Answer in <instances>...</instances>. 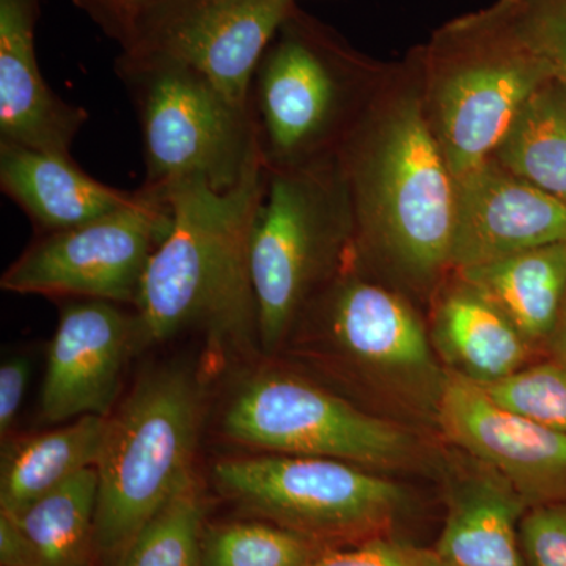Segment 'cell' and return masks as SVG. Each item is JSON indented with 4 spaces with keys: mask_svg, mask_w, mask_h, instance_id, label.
<instances>
[{
    "mask_svg": "<svg viewBox=\"0 0 566 566\" xmlns=\"http://www.w3.org/2000/svg\"><path fill=\"white\" fill-rule=\"evenodd\" d=\"M566 243V205L493 158L455 178L452 271Z\"/></svg>",
    "mask_w": 566,
    "mask_h": 566,
    "instance_id": "9a60e30c",
    "label": "cell"
},
{
    "mask_svg": "<svg viewBox=\"0 0 566 566\" xmlns=\"http://www.w3.org/2000/svg\"><path fill=\"white\" fill-rule=\"evenodd\" d=\"M436 433L504 475L527 509L566 502V434L506 411L474 382L449 374Z\"/></svg>",
    "mask_w": 566,
    "mask_h": 566,
    "instance_id": "4fadbf2b",
    "label": "cell"
},
{
    "mask_svg": "<svg viewBox=\"0 0 566 566\" xmlns=\"http://www.w3.org/2000/svg\"><path fill=\"white\" fill-rule=\"evenodd\" d=\"M305 566H449L434 547L415 539L375 538L359 545L331 547Z\"/></svg>",
    "mask_w": 566,
    "mask_h": 566,
    "instance_id": "83f0119b",
    "label": "cell"
},
{
    "mask_svg": "<svg viewBox=\"0 0 566 566\" xmlns=\"http://www.w3.org/2000/svg\"><path fill=\"white\" fill-rule=\"evenodd\" d=\"M109 416H82L57 430L28 436L3 453L0 512L18 515L102 457Z\"/></svg>",
    "mask_w": 566,
    "mask_h": 566,
    "instance_id": "44dd1931",
    "label": "cell"
},
{
    "mask_svg": "<svg viewBox=\"0 0 566 566\" xmlns=\"http://www.w3.org/2000/svg\"><path fill=\"white\" fill-rule=\"evenodd\" d=\"M376 415L436 431L449 371L427 316L356 256L307 304L289 342Z\"/></svg>",
    "mask_w": 566,
    "mask_h": 566,
    "instance_id": "3957f363",
    "label": "cell"
},
{
    "mask_svg": "<svg viewBox=\"0 0 566 566\" xmlns=\"http://www.w3.org/2000/svg\"><path fill=\"white\" fill-rule=\"evenodd\" d=\"M326 549L268 521H238L205 527L202 566H305Z\"/></svg>",
    "mask_w": 566,
    "mask_h": 566,
    "instance_id": "cb8c5ba5",
    "label": "cell"
},
{
    "mask_svg": "<svg viewBox=\"0 0 566 566\" xmlns=\"http://www.w3.org/2000/svg\"><path fill=\"white\" fill-rule=\"evenodd\" d=\"M513 6L528 44L566 88V0H513Z\"/></svg>",
    "mask_w": 566,
    "mask_h": 566,
    "instance_id": "4316f807",
    "label": "cell"
},
{
    "mask_svg": "<svg viewBox=\"0 0 566 566\" xmlns=\"http://www.w3.org/2000/svg\"><path fill=\"white\" fill-rule=\"evenodd\" d=\"M387 69L296 7L260 59L249 91L264 167L334 158Z\"/></svg>",
    "mask_w": 566,
    "mask_h": 566,
    "instance_id": "5b68a950",
    "label": "cell"
},
{
    "mask_svg": "<svg viewBox=\"0 0 566 566\" xmlns=\"http://www.w3.org/2000/svg\"><path fill=\"white\" fill-rule=\"evenodd\" d=\"M353 255L352 197L337 158L266 169L249 248L263 352L286 345L304 308Z\"/></svg>",
    "mask_w": 566,
    "mask_h": 566,
    "instance_id": "52a82bcc",
    "label": "cell"
},
{
    "mask_svg": "<svg viewBox=\"0 0 566 566\" xmlns=\"http://www.w3.org/2000/svg\"><path fill=\"white\" fill-rule=\"evenodd\" d=\"M40 0H0V142L71 155L87 111L61 98L41 73Z\"/></svg>",
    "mask_w": 566,
    "mask_h": 566,
    "instance_id": "e0dca14e",
    "label": "cell"
},
{
    "mask_svg": "<svg viewBox=\"0 0 566 566\" xmlns=\"http://www.w3.org/2000/svg\"><path fill=\"white\" fill-rule=\"evenodd\" d=\"M442 527L433 546L449 566H526L520 543L527 505L490 464L447 446Z\"/></svg>",
    "mask_w": 566,
    "mask_h": 566,
    "instance_id": "2e32d148",
    "label": "cell"
},
{
    "mask_svg": "<svg viewBox=\"0 0 566 566\" xmlns=\"http://www.w3.org/2000/svg\"><path fill=\"white\" fill-rule=\"evenodd\" d=\"M212 476L223 495L252 515L326 547L412 539L423 515L419 495L397 476L329 458H227Z\"/></svg>",
    "mask_w": 566,
    "mask_h": 566,
    "instance_id": "9c48e42d",
    "label": "cell"
},
{
    "mask_svg": "<svg viewBox=\"0 0 566 566\" xmlns=\"http://www.w3.org/2000/svg\"><path fill=\"white\" fill-rule=\"evenodd\" d=\"M455 273L485 294L539 356H549L566 300V243Z\"/></svg>",
    "mask_w": 566,
    "mask_h": 566,
    "instance_id": "ffe728a7",
    "label": "cell"
},
{
    "mask_svg": "<svg viewBox=\"0 0 566 566\" xmlns=\"http://www.w3.org/2000/svg\"><path fill=\"white\" fill-rule=\"evenodd\" d=\"M491 158L566 205V88L546 81L524 103Z\"/></svg>",
    "mask_w": 566,
    "mask_h": 566,
    "instance_id": "7402d4cb",
    "label": "cell"
},
{
    "mask_svg": "<svg viewBox=\"0 0 566 566\" xmlns=\"http://www.w3.org/2000/svg\"><path fill=\"white\" fill-rule=\"evenodd\" d=\"M0 564L2 566H36L31 542L14 517L0 512Z\"/></svg>",
    "mask_w": 566,
    "mask_h": 566,
    "instance_id": "1f68e13d",
    "label": "cell"
},
{
    "mask_svg": "<svg viewBox=\"0 0 566 566\" xmlns=\"http://www.w3.org/2000/svg\"><path fill=\"white\" fill-rule=\"evenodd\" d=\"M115 69L139 118L145 186L199 181L212 191H232L263 161L251 109L199 71L123 54Z\"/></svg>",
    "mask_w": 566,
    "mask_h": 566,
    "instance_id": "30bf717a",
    "label": "cell"
},
{
    "mask_svg": "<svg viewBox=\"0 0 566 566\" xmlns=\"http://www.w3.org/2000/svg\"><path fill=\"white\" fill-rule=\"evenodd\" d=\"M96 504L98 471L91 468L10 516L31 542L36 566H91Z\"/></svg>",
    "mask_w": 566,
    "mask_h": 566,
    "instance_id": "603a6c76",
    "label": "cell"
},
{
    "mask_svg": "<svg viewBox=\"0 0 566 566\" xmlns=\"http://www.w3.org/2000/svg\"><path fill=\"white\" fill-rule=\"evenodd\" d=\"M136 353V312L99 300H70L48 349L41 416L52 423L109 415L126 360Z\"/></svg>",
    "mask_w": 566,
    "mask_h": 566,
    "instance_id": "5bb4252c",
    "label": "cell"
},
{
    "mask_svg": "<svg viewBox=\"0 0 566 566\" xmlns=\"http://www.w3.org/2000/svg\"><path fill=\"white\" fill-rule=\"evenodd\" d=\"M428 333L449 374L493 385L546 357L527 344L490 300L452 271L427 307Z\"/></svg>",
    "mask_w": 566,
    "mask_h": 566,
    "instance_id": "ac0fdd59",
    "label": "cell"
},
{
    "mask_svg": "<svg viewBox=\"0 0 566 566\" xmlns=\"http://www.w3.org/2000/svg\"><path fill=\"white\" fill-rule=\"evenodd\" d=\"M547 357H551V359L556 360V363L564 365L566 368V300L560 322H558L556 335H554L553 342H551L549 356Z\"/></svg>",
    "mask_w": 566,
    "mask_h": 566,
    "instance_id": "d6a6232c",
    "label": "cell"
},
{
    "mask_svg": "<svg viewBox=\"0 0 566 566\" xmlns=\"http://www.w3.org/2000/svg\"><path fill=\"white\" fill-rule=\"evenodd\" d=\"M29 365L25 357H11L0 367V438L6 441L28 389Z\"/></svg>",
    "mask_w": 566,
    "mask_h": 566,
    "instance_id": "4dcf8cb0",
    "label": "cell"
},
{
    "mask_svg": "<svg viewBox=\"0 0 566 566\" xmlns=\"http://www.w3.org/2000/svg\"><path fill=\"white\" fill-rule=\"evenodd\" d=\"M203 502L197 480L159 510L117 566H202Z\"/></svg>",
    "mask_w": 566,
    "mask_h": 566,
    "instance_id": "d4e9b609",
    "label": "cell"
},
{
    "mask_svg": "<svg viewBox=\"0 0 566 566\" xmlns=\"http://www.w3.org/2000/svg\"><path fill=\"white\" fill-rule=\"evenodd\" d=\"M297 0H159L122 44L123 55L181 63L249 107L253 73Z\"/></svg>",
    "mask_w": 566,
    "mask_h": 566,
    "instance_id": "7c38bea8",
    "label": "cell"
},
{
    "mask_svg": "<svg viewBox=\"0 0 566 566\" xmlns=\"http://www.w3.org/2000/svg\"><path fill=\"white\" fill-rule=\"evenodd\" d=\"M202 415L196 376L182 367H164L144 376L109 416L96 464V553L120 560L142 528L196 480Z\"/></svg>",
    "mask_w": 566,
    "mask_h": 566,
    "instance_id": "ba28073f",
    "label": "cell"
},
{
    "mask_svg": "<svg viewBox=\"0 0 566 566\" xmlns=\"http://www.w3.org/2000/svg\"><path fill=\"white\" fill-rule=\"evenodd\" d=\"M264 186L262 161L232 191H212L199 181L163 189L172 203V226L153 253L133 307L136 353L199 324L211 348H251L256 312L249 248Z\"/></svg>",
    "mask_w": 566,
    "mask_h": 566,
    "instance_id": "7a4b0ae2",
    "label": "cell"
},
{
    "mask_svg": "<svg viewBox=\"0 0 566 566\" xmlns=\"http://www.w3.org/2000/svg\"><path fill=\"white\" fill-rule=\"evenodd\" d=\"M480 387L506 411L566 434V368L551 357Z\"/></svg>",
    "mask_w": 566,
    "mask_h": 566,
    "instance_id": "484cf974",
    "label": "cell"
},
{
    "mask_svg": "<svg viewBox=\"0 0 566 566\" xmlns=\"http://www.w3.org/2000/svg\"><path fill=\"white\" fill-rule=\"evenodd\" d=\"M159 0H73L109 39L125 43L137 18Z\"/></svg>",
    "mask_w": 566,
    "mask_h": 566,
    "instance_id": "f546056e",
    "label": "cell"
},
{
    "mask_svg": "<svg viewBox=\"0 0 566 566\" xmlns=\"http://www.w3.org/2000/svg\"><path fill=\"white\" fill-rule=\"evenodd\" d=\"M412 54L424 117L455 178L493 156L532 93L553 80L513 0L447 22Z\"/></svg>",
    "mask_w": 566,
    "mask_h": 566,
    "instance_id": "277c9868",
    "label": "cell"
},
{
    "mask_svg": "<svg viewBox=\"0 0 566 566\" xmlns=\"http://www.w3.org/2000/svg\"><path fill=\"white\" fill-rule=\"evenodd\" d=\"M0 188L40 234L63 232L129 202L134 191L104 185L71 155L0 142Z\"/></svg>",
    "mask_w": 566,
    "mask_h": 566,
    "instance_id": "d6986e66",
    "label": "cell"
},
{
    "mask_svg": "<svg viewBox=\"0 0 566 566\" xmlns=\"http://www.w3.org/2000/svg\"><path fill=\"white\" fill-rule=\"evenodd\" d=\"M163 189L142 185L118 210L40 234L0 279L3 292L136 304L142 279L172 226Z\"/></svg>",
    "mask_w": 566,
    "mask_h": 566,
    "instance_id": "8fae6325",
    "label": "cell"
},
{
    "mask_svg": "<svg viewBox=\"0 0 566 566\" xmlns=\"http://www.w3.org/2000/svg\"><path fill=\"white\" fill-rule=\"evenodd\" d=\"M354 216V256L427 311L452 273L455 177L424 117L415 54L389 65L338 148Z\"/></svg>",
    "mask_w": 566,
    "mask_h": 566,
    "instance_id": "6da1fadb",
    "label": "cell"
},
{
    "mask_svg": "<svg viewBox=\"0 0 566 566\" xmlns=\"http://www.w3.org/2000/svg\"><path fill=\"white\" fill-rule=\"evenodd\" d=\"M520 543L526 566H566V502L527 509Z\"/></svg>",
    "mask_w": 566,
    "mask_h": 566,
    "instance_id": "f1b7e54d",
    "label": "cell"
},
{
    "mask_svg": "<svg viewBox=\"0 0 566 566\" xmlns=\"http://www.w3.org/2000/svg\"><path fill=\"white\" fill-rule=\"evenodd\" d=\"M222 433L262 453L329 458L397 479H439L447 452L436 431L376 415L282 368H264L237 387Z\"/></svg>",
    "mask_w": 566,
    "mask_h": 566,
    "instance_id": "8992f818",
    "label": "cell"
}]
</instances>
